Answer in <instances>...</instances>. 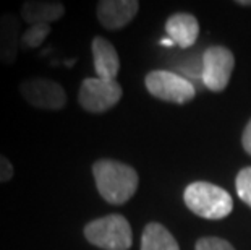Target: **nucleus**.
<instances>
[{
  "mask_svg": "<svg viewBox=\"0 0 251 250\" xmlns=\"http://www.w3.org/2000/svg\"><path fill=\"white\" fill-rule=\"evenodd\" d=\"M237 3L242 7H251V0H237Z\"/></svg>",
  "mask_w": 251,
  "mask_h": 250,
  "instance_id": "obj_19",
  "label": "nucleus"
},
{
  "mask_svg": "<svg viewBox=\"0 0 251 250\" xmlns=\"http://www.w3.org/2000/svg\"><path fill=\"white\" fill-rule=\"evenodd\" d=\"M165 33L181 49L193 46L200 34V23L191 13H174L165 21Z\"/></svg>",
  "mask_w": 251,
  "mask_h": 250,
  "instance_id": "obj_11",
  "label": "nucleus"
},
{
  "mask_svg": "<svg viewBox=\"0 0 251 250\" xmlns=\"http://www.w3.org/2000/svg\"><path fill=\"white\" fill-rule=\"evenodd\" d=\"M49 33L50 25L39 23L28 26V29L23 31V34H21V47H25V49H36V47H39L46 41Z\"/></svg>",
  "mask_w": 251,
  "mask_h": 250,
  "instance_id": "obj_14",
  "label": "nucleus"
},
{
  "mask_svg": "<svg viewBox=\"0 0 251 250\" xmlns=\"http://www.w3.org/2000/svg\"><path fill=\"white\" fill-rule=\"evenodd\" d=\"M124 89L117 80L84 78L78 91L79 106L93 114H102L122 99Z\"/></svg>",
  "mask_w": 251,
  "mask_h": 250,
  "instance_id": "obj_5",
  "label": "nucleus"
},
{
  "mask_svg": "<svg viewBox=\"0 0 251 250\" xmlns=\"http://www.w3.org/2000/svg\"><path fill=\"white\" fill-rule=\"evenodd\" d=\"M21 21L13 13L0 15V63L12 65L17 62L21 47Z\"/></svg>",
  "mask_w": 251,
  "mask_h": 250,
  "instance_id": "obj_9",
  "label": "nucleus"
},
{
  "mask_svg": "<svg viewBox=\"0 0 251 250\" xmlns=\"http://www.w3.org/2000/svg\"><path fill=\"white\" fill-rule=\"evenodd\" d=\"M140 2L136 0H100L96 7V15L102 28L122 29L136 17Z\"/></svg>",
  "mask_w": 251,
  "mask_h": 250,
  "instance_id": "obj_8",
  "label": "nucleus"
},
{
  "mask_svg": "<svg viewBox=\"0 0 251 250\" xmlns=\"http://www.w3.org/2000/svg\"><path fill=\"white\" fill-rule=\"evenodd\" d=\"M83 232L91 246L102 250H128L133 244L130 222L117 213L89 221Z\"/></svg>",
  "mask_w": 251,
  "mask_h": 250,
  "instance_id": "obj_3",
  "label": "nucleus"
},
{
  "mask_svg": "<svg viewBox=\"0 0 251 250\" xmlns=\"http://www.w3.org/2000/svg\"><path fill=\"white\" fill-rule=\"evenodd\" d=\"M13 175H15V167L12 161L7 156L0 154V184L10 182L13 179Z\"/></svg>",
  "mask_w": 251,
  "mask_h": 250,
  "instance_id": "obj_17",
  "label": "nucleus"
},
{
  "mask_svg": "<svg viewBox=\"0 0 251 250\" xmlns=\"http://www.w3.org/2000/svg\"><path fill=\"white\" fill-rule=\"evenodd\" d=\"M65 15V5L62 2H47V0H28L21 5V18L31 25H50Z\"/></svg>",
  "mask_w": 251,
  "mask_h": 250,
  "instance_id": "obj_12",
  "label": "nucleus"
},
{
  "mask_svg": "<svg viewBox=\"0 0 251 250\" xmlns=\"http://www.w3.org/2000/svg\"><path fill=\"white\" fill-rule=\"evenodd\" d=\"M183 200L195 215L206 220H222L233 210L230 194L209 182L190 184L183 192Z\"/></svg>",
  "mask_w": 251,
  "mask_h": 250,
  "instance_id": "obj_2",
  "label": "nucleus"
},
{
  "mask_svg": "<svg viewBox=\"0 0 251 250\" xmlns=\"http://www.w3.org/2000/svg\"><path fill=\"white\" fill-rule=\"evenodd\" d=\"M235 67V57L230 49L224 46H211L202 54L201 80L211 91H222L230 82Z\"/></svg>",
  "mask_w": 251,
  "mask_h": 250,
  "instance_id": "obj_7",
  "label": "nucleus"
},
{
  "mask_svg": "<svg viewBox=\"0 0 251 250\" xmlns=\"http://www.w3.org/2000/svg\"><path fill=\"white\" fill-rule=\"evenodd\" d=\"M235 185H237V194L242 198V201L251 206V166L243 167L238 172Z\"/></svg>",
  "mask_w": 251,
  "mask_h": 250,
  "instance_id": "obj_15",
  "label": "nucleus"
},
{
  "mask_svg": "<svg viewBox=\"0 0 251 250\" xmlns=\"http://www.w3.org/2000/svg\"><path fill=\"white\" fill-rule=\"evenodd\" d=\"M146 89L154 98L174 104H186L196 96V89L188 80L167 70H152L144 78Z\"/></svg>",
  "mask_w": 251,
  "mask_h": 250,
  "instance_id": "obj_4",
  "label": "nucleus"
},
{
  "mask_svg": "<svg viewBox=\"0 0 251 250\" xmlns=\"http://www.w3.org/2000/svg\"><path fill=\"white\" fill-rule=\"evenodd\" d=\"M93 175L98 192L110 205H125L138 190V172L115 159H98L93 163Z\"/></svg>",
  "mask_w": 251,
  "mask_h": 250,
  "instance_id": "obj_1",
  "label": "nucleus"
},
{
  "mask_svg": "<svg viewBox=\"0 0 251 250\" xmlns=\"http://www.w3.org/2000/svg\"><path fill=\"white\" fill-rule=\"evenodd\" d=\"M141 250H180L175 237L161 222H149L141 236Z\"/></svg>",
  "mask_w": 251,
  "mask_h": 250,
  "instance_id": "obj_13",
  "label": "nucleus"
},
{
  "mask_svg": "<svg viewBox=\"0 0 251 250\" xmlns=\"http://www.w3.org/2000/svg\"><path fill=\"white\" fill-rule=\"evenodd\" d=\"M91 51L94 58L96 77L104 80H115L120 72V57L112 42L102 36H96L91 42Z\"/></svg>",
  "mask_w": 251,
  "mask_h": 250,
  "instance_id": "obj_10",
  "label": "nucleus"
},
{
  "mask_svg": "<svg viewBox=\"0 0 251 250\" xmlns=\"http://www.w3.org/2000/svg\"><path fill=\"white\" fill-rule=\"evenodd\" d=\"M20 94L29 106L42 111H60L67 104V93L62 84L44 77L23 80Z\"/></svg>",
  "mask_w": 251,
  "mask_h": 250,
  "instance_id": "obj_6",
  "label": "nucleus"
},
{
  "mask_svg": "<svg viewBox=\"0 0 251 250\" xmlns=\"http://www.w3.org/2000/svg\"><path fill=\"white\" fill-rule=\"evenodd\" d=\"M161 42H162V46H167V47H170V46H174V41H172V39H170V38H167V39H162Z\"/></svg>",
  "mask_w": 251,
  "mask_h": 250,
  "instance_id": "obj_20",
  "label": "nucleus"
},
{
  "mask_svg": "<svg viewBox=\"0 0 251 250\" xmlns=\"http://www.w3.org/2000/svg\"><path fill=\"white\" fill-rule=\"evenodd\" d=\"M195 250H235L228 241L219 237H202L196 242Z\"/></svg>",
  "mask_w": 251,
  "mask_h": 250,
  "instance_id": "obj_16",
  "label": "nucleus"
},
{
  "mask_svg": "<svg viewBox=\"0 0 251 250\" xmlns=\"http://www.w3.org/2000/svg\"><path fill=\"white\" fill-rule=\"evenodd\" d=\"M242 145L245 148V151H247L250 156H251V120L247 124L243 130V135H242Z\"/></svg>",
  "mask_w": 251,
  "mask_h": 250,
  "instance_id": "obj_18",
  "label": "nucleus"
}]
</instances>
